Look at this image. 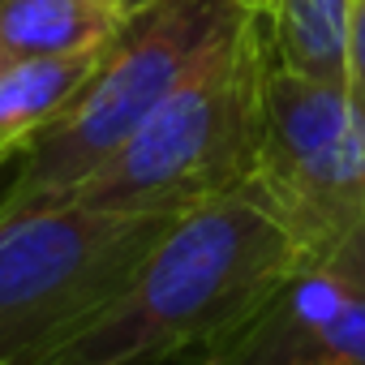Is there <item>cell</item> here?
Listing matches in <instances>:
<instances>
[{
  "label": "cell",
  "instance_id": "9c48e42d",
  "mask_svg": "<svg viewBox=\"0 0 365 365\" xmlns=\"http://www.w3.org/2000/svg\"><path fill=\"white\" fill-rule=\"evenodd\" d=\"M258 18L275 65L335 86L348 82L352 0H262Z\"/></svg>",
  "mask_w": 365,
  "mask_h": 365
},
{
  "label": "cell",
  "instance_id": "30bf717a",
  "mask_svg": "<svg viewBox=\"0 0 365 365\" xmlns=\"http://www.w3.org/2000/svg\"><path fill=\"white\" fill-rule=\"evenodd\" d=\"M348 95L365 112V0H352V26H348Z\"/></svg>",
  "mask_w": 365,
  "mask_h": 365
},
{
  "label": "cell",
  "instance_id": "8992f818",
  "mask_svg": "<svg viewBox=\"0 0 365 365\" xmlns=\"http://www.w3.org/2000/svg\"><path fill=\"white\" fill-rule=\"evenodd\" d=\"M176 365H365V284L305 262L245 322Z\"/></svg>",
  "mask_w": 365,
  "mask_h": 365
},
{
  "label": "cell",
  "instance_id": "5b68a950",
  "mask_svg": "<svg viewBox=\"0 0 365 365\" xmlns=\"http://www.w3.org/2000/svg\"><path fill=\"white\" fill-rule=\"evenodd\" d=\"M250 194L301 250L322 262L365 220V112L348 86L267 65L262 146Z\"/></svg>",
  "mask_w": 365,
  "mask_h": 365
},
{
  "label": "cell",
  "instance_id": "4fadbf2b",
  "mask_svg": "<svg viewBox=\"0 0 365 365\" xmlns=\"http://www.w3.org/2000/svg\"><path fill=\"white\" fill-rule=\"evenodd\" d=\"M250 5H254V9H262V0H250Z\"/></svg>",
  "mask_w": 365,
  "mask_h": 365
},
{
  "label": "cell",
  "instance_id": "52a82bcc",
  "mask_svg": "<svg viewBox=\"0 0 365 365\" xmlns=\"http://www.w3.org/2000/svg\"><path fill=\"white\" fill-rule=\"evenodd\" d=\"M103 48L73 56L0 61V168L9 159H22V150L78 99Z\"/></svg>",
  "mask_w": 365,
  "mask_h": 365
},
{
  "label": "cell",
  "instance_id": "3957f363",
  "mask_svg": "<svg viewBox=\"0 0 365 365\" xmlns=\"http://www.w3.org/2000/svg\"><path fill=\"white\" fill-rule=\"evenodd\" d=\"M267 65L271 48L262 18H254L245 39L220 65L176 91L61 202L133 215H185L202 202L241 194L262 146Z\"/></svg>",
  "mask_w": 365,
  "mask_h": 365
},
{
  "label": "cell",
  "instance_id": "ba28073f",
  "mask_svg": "<svg viewBox=\"0 0 365 365\" xmlns=\"http://www.w3.org/2000/svg\"><path fill=\"white\" fill-rule=\"evenodd\" d=\"M120 22L116 0H0V61L91 52L112 43Z\"/></svg>",
  "mask_w": 365,
  "mask_h": 365
},
{
  "label": "cell",
  "instance_id": "7a4b0ae2",
  "mask_svg": "<svg viewBox=\"0 0 365 365\" xmlns=\"http://www.w3.org/2000/svg\"><path fill=\"white\" fill-rule=\"evenodd\" d=\"M250 0H146L129 9L78 99L22 150L0 215L52 207L112 159L176 91L220 65L254 26Z\"/></svg>",
  "mask_w": 365,
  "mask_h": 365
},
{
  "label": "cell",
  "instance_id": "277c9868",
  "mask_svg": "<svg viewBox=\"0 0 365 365\" xmlns=\"http://www.w3.org/2000/svg\"><path fill=\"white\" fill-rule=\"evenodd\" d=\"M172 220L78 202L0 215V365H22L103 305Z\"/></svg>",
  "mask_w": 365,
  "mask_h": 365
},
{
  "label": "cell",
  "instance_id": "8fae6325",
  "mask_svg": "<svg viewBox=\"0 0 365 365\" xmlns=\"http://www.w3.org/2000/svg\"><path fill=\"white\" fill-rule=\"evenodd\" d=\"M318 267H331V271H339L344 279H352V284H365V220L339 241V250L331 254V258H322Z\"/></svg>",
  "mask_w": 365,
  "mask_h": 365
},
{
  "label": "cell",
  "instance_id": "7c38bea8",
  "mask_svg": "<svg viewBox=\"0 0 365 365\" xmlns=\"http://www.w3.org/2000/svg\"><path fill=\"white\" fill-rule=\"evenodd\" d=\"M138 5H146V0H120V9L129 14V9H138Z\"/></svg>",
  "mask_w": 365,
  "mask_h": 365
},
{
  "label": "cell",
  "instance_id": "5bb4252c",
  "mask_svg": "<svg viewBox=\"0 0 365 365\" xmlns=\"http://www.w3.org/2000/svg\"><path fill=\"white\" fill-rule=\"evenodd\" d=\"M116 5H120V0H116Z\"/></svg>",
  "mask_w": 365,
  "mask_h": 365
},
{
  "label": "cell",
  "instance_id": "6da1fadb",
  "mask_svg": "<svg viewBox=\"0 0 365 365\" xmlns=\"http://www.w3.org/2000/svg\"><path fill=\"white\" fill-rule=\"evenodd\" d=\"M305 267L297 241L250 198L176 215L133 275L22 365H176L245 322Z\"/></svg>",
  "mask_w": 365,
  "mask_h": 365
}]
</instances>
